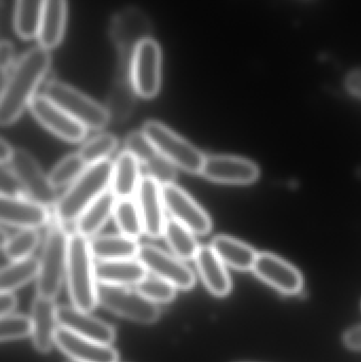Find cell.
I'll use <instances>...</instances> for the list:
<instances>
[{
    "label": "cell",
    "mask_w": 361,
    "mask_h": 362,
    "mask_svg": "<svg viewBox=\"0 0 361 362\" xmlns=\"http://www.w3.org/2000/svg\"><path fill=\"white\" fill-rule=\"evenodd\" d=\"M50 64L49 50L40 46L28 51L8 72L0 97V124L2 127L16 122L25 108L29 107Z\"/></svg>",
    "instance_id": "obj_1"
},
{
    "label": "cell",
    "mask_w": 361,
    "mask_h": 362,
    "mask_svg": "<svg viewBox=\"0 0 361 362\" xmlns=\"http://www.w3.org/2000/svg\"><path fill=\"white\" fill-rule=\"evenodd\" d=\"M114 163L104 160L88 165L82 175L59 197L54 208L57 223H76L80 215L112 185Z\"/></svg>",
    "instance_id": "obj_2"
},
{
    "label": "cell",
    "mask_w": 361,
    "mask_h": 362,
    "mask_svg": "<svg viewBox=\"0 0 361 362\" xmlns=\"http://www.w3.org/2000/svg\"><path fill=\"white\" fill-rule=\"evenodd\" d=\"M93 257L88 238L78 232L70 234L66 272L70 299L76 308L88 313L99 304Z\"/></svg>",
    "instance_id": "obj_3"
},
{
    "label": "cell",
    "mask_w": 361,
    "mask_h": 362,
    "mask_svg": "<svg viewBox=\"0 0 361 362\" xmlns=\"http://www.w3.org/2000/svg\"><path fill=\"white\" fill-rule=\"evenodd\" d=\"M69 238L65 228L55 223L49 229L42 247L37 276V296L55 299L67 272Z\"/></svg>",
    "instance_id": "obj_4"
},
{
    "label": "cell",
    "mask_w": 361,
    "mask_h": 362,
    "mask_svg": "<svg viewBox=\"0 0 361 362\" xmlns=\"http://www.w3.org/2000/svg\"><path fill=\"white\" fill-rule=\"evenodd\" d=\"M142 132L152 142L159 154L189 174H201L206 156L188 140L172 131L159 121L148 120Z\"/></svg>",
    "instance_id": "obj_5"
},
{
    "label": "cell",
    "mask_w": 361,
    "mask_h": 362,
    "mask_svg": "<svg viewBox=\"0 0 361 362\" xmlns=\"http://www.w3.org/2000/svg\"><path fill=\"white\" fill-rule=\"evenodd\" d=\"M44 95L86 129L100 131L110 122L107 108L65 83L50 81L45 86Z\"/></svg>",
    "instance_id": "obj_6"
},
{
    "label": "cell",
    "mask_w": 361,
    "mask_h": 362,
    "mask_svg": "<svg viewBox=\"0 0 361 362\" xmlns=\"http://www.w3.org/2000/svg\"><path fill=\"white\" fill-rule=\"evenodd\" d=\"M99 304L123 318L142 325H153L160 318V310L155 302L142 296L136 289L125 286L100 284L97 286Z\"/></svg>",
    "instance_id": "obj_7"
},
{
    "label": "cell",
    "mask_w": 361,
    "mask_h": 362,
    "mask_svg": "<svg viewBox=\"0 0 361 362\" xmlns=\"http://www.w3.org/2000/svg\"><path fill=\"white\" fill-rule=\"evenodd\" d=\"M131 78L134 90L143 99H153L160 89L161 51L152 38H144L134 48Z\"/></svg>",
    "instance_id": "obj_8"
},
{
    "label": "cell",
    "mask_w": 361,
    "mask_h": 362,
    "mask_svg": "<svg viewBox=\"0 0 361 362\" xmlns=\"http://www.w3.org/2000/svg\"><path fill=\"white\" fill-rule=\"evenodd\" d=\"M8 167L30 198L47 208L55 206L59 199L57 189L31 154L23 150H15Z\"/></svg>",
    "instance_id": "obj_9"
},
{
    "label": "cell",
    "mask_w": 361,
    "mask_h": 362,
    "mask_svg": "<svg viewBox=\"0 0 361 362\" xmlns=\"http://www.w3.org/2000/svg\"><path fill=\"white\" fill-rule=\"evenodd\" d=\"M137 259L148 272L167 281L180 291H190L196 283L194 272L179 257L169 255L154 245L140 246Z\"/></svg>",
    "instance_id": "obj_10"
},
{
    "label": "cell",
    "mask_w": 361,
    "mask_h": 362,
    "mask_svg": "<svg viewBox=\"0 0 361 362\" xmlns=\"http://www.w3.org/2000/svg\"><path fill=\"white\" fill-rule=\"evenodd\" d=\"M29 108L32 116L57 137L71 144L82 141L86 137L88 129L46 95H35Z\"/></svg>",
    "instance_id": "obj_11"
},
{
    "label": "cell",
    "mask_w": 361,
    "mask_h": 362,
    "mask_svg": "<svg viewBox=\"0 0 361 362\" xmlns=\"http://www.w3.org/2000/svg\"><path fill=\"white\" fill-rule=\"evenodd\" d=\"M162 196L165 210L172 218L179 221L196 235H207L211 231L209 214L182 187L175 183L162 185Z\"/></svg>",
    "instance_id": "obj_12"
},
{
    "label": "cell",
    "mask_w": 361,
    "mask_h": 362,
    "mask_svg": "<svg viewBox=\"0 0 361 362\" xmlns=\"http://www.w3.org/2000/svg\"><path fill=\"white\" fill-rule=\"evenodd\" d=\"M136 196L143 225V233L150 238H159L165 235L167 219L165 217L162 185L150 176H143Z\"/></svg>",
    "instance_id": "obj_13"
},
{
    "label": "cell",
    "mask_w": 361,
    "mask_h": 362,
    "mask_svg": "<svg viewBox=\"0 0 361 362\" xmlns=\"http://www.w3.org/2000/svg\"><path fill=\"white\" fill-rule=\"evenodd\" d=\"M259 169L252 161L228 155L206 156L201 175L213 182L249 185L259 177Z\"/></svg>",
    "instance_id": "obj_14"
},
{
    "label": "cell",
    "mask_w": 361,
    "mask_h": 362,
    "mask_svg": "<svg viewBox=\"0 0 361 362\" xmlns=\"http://www.w3.org/2000/svg\"><path fill=\"white\" fill-rule=\"evenodd\" d=\"M0 219L2 226L36 229L49 223L48 208L25 196L1 195Z\"/></svg>",
    "instance_id": "obj_15"
},
{
    "label": "cell",
    "mask_w": 361,
    "mask_h": 362,
    "mask_svg": "<svg viewBox=\"0 0 361 362\" xmlns=\"http://www.w3.org/2000/svg\"><path fill=\"white\" fill-rule=\"evenodd\" d=\"M252 269L261 280L280 293L295 295L302 289L303 279L299 270L277 255L260 253Z\"/></svg>",
    "instance_id": "obj_16"
},
{
    "label": "cell",
    "mask_w": 361,
    "mask_h": 362,
    "mask_svg": "<svg viewBox=\"0 0 361 362\" xmlns=\"http://www.w3.org/2000/svg\"><path fill=\"white\" fill-rule=\"evenodd\" d=\"M55 344L76 362H118V352L112 344L82 337L64 327L57 329Z\"/></svg>",
    "instance_id": "obj_17"
},
{
    "label": "cell",
    "mask_w": 361,
    "mask_h": 362,
    "mask_svg": "<svg viewBox=\"0 0 361 362\" xmlns=\"http://www.w3.org/2000/svg\"><path fill=\"white\" fill-rule=\"evenodd\" d=\"M57 321L59 327L101 344H112L116 338V332L112 325L76 306L57 308Z\"/></svg>",
    "instance_id": "obj_18"
},
{
    "label": "cell",
    "mask_w": 361,
    "mask_h": 362,
    "mask_svg": "<svg viewBox=\"0 0 361 362\" xmlns=\"http://www.w3.org/2000/svg\"><path fill=\"white\" fill-rule=\"evenodd\" d=\"M32 340L36 350L48 353L55 344L57 325V308L54 300L37 296L32 304Z\"/></svg>",
    "instance_id": "obj_19"
},
{
    "label": "cell",
    "mask_w": 361,
    "mask_h": 362,
    "mask_svg": "<svg viewBox=\"0 0 361 362\" xmlns=\"http://www.w3.org/2000/svg\"><path fill=\"white\" fill-rule=\"evenodd\" d=\"M148 272V269L138 259L100 261L95 264V274L100 284L137 286L146 278Z\"/></svg>",
    "instance_id": "obj_20"
},
{
    "label": "cell",
    "mask_w": 361,
    "mask_h": 362,
    "mask_svg": "<svg viewBox=\"0 0 361 362\" xmlns=\"http://www.w3.org/2000/svg\"><path fill=\"white\" fill-rule=\"evenodd\" d=\"M197 270L208 291L216 297H226L231 291V279L224 262L211 246L201 247L196 259Z\"/></svg>",
    "instance_id": "obj_21"
},
{
    "label": "cell",
    "mask_w": 361,
    "mask_h": 362,
    "mask_svg": "<svg viewBox=\"0 0 361 362\" xmlns=\"http://www.w3.org/2000/svg\"><path fill=\"white\" fill-rule=\"evenodd\" d=\"M66 16V0H46L37 34L40 46L51 50L61 44L65 31Z\"/></svg>",
    "instance_id": "obj_22"
},
{
    "label": "cell",
    "mask_w": 361,
    "mask_h": 362,
    "mask_svg": "<svg viewBox=\"0 0 361 362\" xmlns=\"http://www.w3.org/2000/svg\"><path fill=\"white\" fill-rule=\"evenodd\" d=\"M118 197L107 189L93 202L76 221V232L85 238H93L114 215Z\"/></svg>",
    "instance_id": "obj_23"
},
{
    "label": "cell",
    "mask_w": 361,
    "mask_h": 362,
    "mask_svg": "<svg viewBox=\"0 0 361 362\" xmlns=\"http://www.w3.org/2000/svg\"><path fill=\"white\" fill-rule=\"evenodd\" d=\"M140 165L137 157L127 151L117 157L112 170V191L118 199L133 198L137 194L142 178Z\"/></svg>",
    "instance_id": "obj_24"
},
{
    "label": "cell",
    "mask_w": 361,
    "mask_h": 362,
    "mask_svg": "<svg viewBox=\"0 0 361 362\" xmlns=\"http://www.w3.org/2000/svg\"><path fill=\"white\" fill-rule=\"evenodd\" d=\"M211 248L224 264L241 272L252 269L258 257L254 248L231 236H215L212 240Z\"/></svg>",
    "instance_id": "obj_25"
},
{
    "label": "cell",
    "mask_w": 361,
    "mask_h": 362,
    "mask_svg": "<svg viewBox=\"0 0 361 362\" xmlns=\"http://www.w3.org/2000/svg\"><path fill=\"white\" fill-rule=\"evenodd\" d=\"M90 243L91 252L99 261H116L137 257L140 245L135 238L123 235L93 236Z\"/></svg>",
    "instance_id": "obj_26"
},
{
    "label": "cell",
    "mask_w": 361,
    "mask_h": 362,
    "mask_svg": "<svg viewBox=\"0 0 361 362\" xmlns=\"http://www.w3.org/2000/svg\"><path fill=\"white\" fill-rule=\"evenodd\" d=\"M165 238L171 250L180 259L192 261L196 259L201 246L194 233L174 218L167 219Z\"/></svg>",
    "instance_id": "obj_27"
},
{
    "label": "cell",
    "mask_w": 361,
    "mask_h": 362,
    "mask_svg": "<svg viewBox=\"0 0 361 362\" xmlns=\"http://www.w3.org/2000/svg\"><path fill=\"white\" fill-rule=\"evenodd\" d=\"M40 272V259L35 257L13 261L4 266L0 272L1 291H14L37 278Z\"/></svg>",
    "instance_id": "obj_28"
},
{
    "label": "cell",
    "mask_w": 361,
    "mask_h": 362,
    "mask_svg": "<svg viewBox=\"0 0 361 362\" xmlns=\"http://www.w3.org/2000/svg\"><path fill=\"white\" fill-rule=\"evenodd\" d=\"M46 0H16L15 30L23 40L37 37Z\"/></svg>",
    "instance_id": "obj_29"
},
{
    "label": "cell",
    "mask_w": 361,
    "mask_h": 362,
    "mask_svg": "<svg viewBox=\"0 0 361 362\" xmlns=\"http://www.w3.org/2000/svg\"><path fill=\"white\" fill-rule=\"evenodd\" d=\"M114 223L123 235L139 238L143 234V225L137 202L133 198H122L117 202L114 211Z\"/></svg>",
    "instance_id": "obj_30"
},
{
    "label": "cell",
    "mask_w": 361,
    "mask_h": 362,
    "mask_svg": "<svg viewBox=\"0 0 361 362\" xmlns=\"http://www.w3.org/2000/svg\"><path fill=\"white\" fill-rule=\"evenodd\" d=\"M40 242V235L35 229H21L8 238L1 247L2 252L12 262L27 259L32 257Z\"/></svg>",
    "instance_id": "obj_31"
},
{
    "label": "cell",
    "mask_w": 361,
    "mask_h": 362,
    "mask_svg": "<svg viewBox=\"0 0 361 362\" xmlns=\"http://www.w3.org/2000/svg\"><path fill=\"white\" fill-rule=\"evenodd\" d=\"M117 146L118 139L116 136L110 133L99 134L83 144L78 155L88 167L107 160V157L116 151Z\"/></svg>",
    "instance_id": "obj_32"
},
{
    "label": "cell",
    "mask_w": 361,
    "mask_h": 362,
    "mask_svg": "<svg viewBox=\"0 0 361 362\" xmlns=\"http://www.w3.org/2000/svg\"><path fill=\"white\" fill-rule=\"evenodd\" d=\"M86 168V163L80 155H68L51 170L49 180L55 189L70 185L82 175Z\"/></svg>",
    "instance_id": "obj_33"
},
{
    "label": "cell",
    "mask_w": 361,
    "mask_h": 362,
    "mask_svg": "<svg viewBox=\"0 0 361 362\" xmlns=\"http://www.w3.org/2000/svg\"><path fill=\"white\" fill-rule=\"evenodd\" d=\"M136 289L144 297L155 303H169L176 297V287L159 276H146L136 286Z\"/></svg>",
    "instance_id": "obj_34"
},
{
    "label": "cell",
    "mask_w": 361,
    "mask_h": 362,
    "mask_svg": "<svg viewBox=\"0 0 361 362\" xmlns=\"http://www.w3.org/2000/svg\"><path fill=\"white\" fill-rule=\"evenodd\" d=\"M29 335H32L31 318L12 314L1 317V322H0L1 341L23 339Z\"/></svg>",
    "instance_id": "obj_35"
},
{
    "label": "cell",
    "mask_w": 361,
    "mask_h": 362,
    "mask_svg": "<svg viewBox=\"0 0 361 362\" xmlns=\"http://www.w3.org/2000/svg\"><path fill=\"white\" fill-rule=\"evenodd\" d=\"M125 151L131 153L137 157L141 165L148 163V160L158 154L152 142L146 137L142 131L131 132L127 135L124 141Z\"/></svg>",
    "instance_id": "obj_36"
},
{
    "label": "cell",
    "mask_w": 361,
    "mask_h": 362,
    "mask_svg": "<svg viewBox=\"0 0 361 362\" xmlns=\"http://www.w3.org/2000/svg\"><path fill=\"white\" fill-rule=\"evenodd\" d=\"M143 165L146 167L148 175L158 181L161 185L174 183L176 177H177L175 165L170 163L167 158H165L159 153L148 163H144Z\"/></svg>",
    "instance_id": "obj_37"
},
{
    "label": "cell",
    "mask_w": 361,
    "mask_h": 362,
    "mask_svg": "<svg viewBox=\"0 0 361 362\" xmlns=\"http://www.w3.org/2000/svg\"><path fill=\"white\" fill-rule=\"evenodd\" d=\"M23 193L25 192L10 168L1 167V195L23 196Z\"/></svg>",
    "instance_id": "obj_38"
},
{
    "label": "cell",
    "mask_w": 361,
    "mask_h": 362,
    "mask_svg": "<svg viewBox=\"0 0 361 362\" xmlns=\"http://www.w3.org/2000/svg\"><path fill=\"white\" fill-rule=\"evenodd\" d=\"M0 63H1L4 76H6V74H8L14 66V48L13 45L6 40H2L0 46Z\"/></svg>",
    "instance_id": "obj_39"
},
{
    "label": "cell",
    "mask_w": 361,
    "mask_h": 362,
    "mask_svg": "<svg viewBox=\"0 0 361 362\" xmlns=\"http://www.w3.org/2000/svg\"><path fill=\"white\" fill-rule=\"evenodd\" d=\"M343 342L352 350L361 351V325L350 329L343 336Z\"/></svg>",
    "instance_id": "obj_40"
},
{
    "label": "cell",
    "mask_w": 361,
    "mask_h": 362,
    "mask_svg": "<svg viewBox=\"0 0 361 362\" xmlns=\"http://www.w3.org/2000/svg\"><path fill=\"white\" fill-rule=\"evenodd\" d=\"M16 297L13 291H1L0 296V314L1 317L11 315L16 306Z\"/></svg>",
    "instance_id": "obj_41"
},
{
    "label": "cell",
    "mask_w": 361,
    "mask_h": 362,
    "mask_svg": "<svg viewBox=\"0 0 361 362\" xmlns=\"http://www.w3.org/2000/svg\"><path fill=\"white\" fill-rule=\"evenodd\" d=\"M345 86L352 95L361 98V69L350 72L345 78Z\"/></svg>",
    "instance_id": "obj_42"
},
{
    "label": "cell",
    "mask_w": 361,
    "mask_h": 362,
    "mask_svg": "<svg viewBox=\"0 0 361 362\" xmlns=\"http://www.w3.org/2000/svg\"><path fill=\"white\" fill-rule=\"evenodd\" d=\"M14 152L15 150H13L10 144L4 138H1V140H0V163H1V167L8 165V163L12 160Z\"/></svg>",
    "instance_id": "obj_43"
},
{
    "label": "cell",
    "mask_w": 361,
    "mask_h": 362,
    "mask_svg": "<svg viewBox=\"0 0 361 362\" xmlns=\"http://www.w3.org/2000/svg\"><path fill=\"white\" fill-rule=\"evenodd\" d=\"M71 362H76V361H71Z\"/></svg>",
    "instance_id": "obj_44"
}]
</instances>
